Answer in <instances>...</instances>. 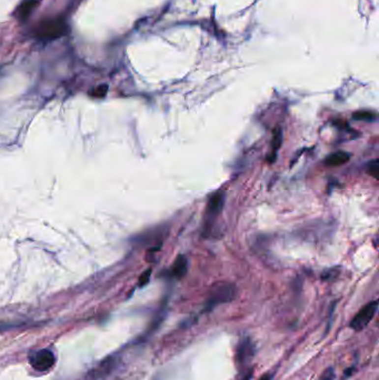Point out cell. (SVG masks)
Listing matches in <instances>:
<instances>
[{
	"mask_svg": "<svg viewBox=\"0 0 379 380\" xmlns=\"http://www.w3.org/2000/svg\"><path fill=\"white\" fill-rule=\"evenodd\" d=\"M351 371H353V368H352V367H351V368H349V369H347L346 371H345V376H346V377H348V376H350V375L352 374Z\"/></svg>",
	"mask_w": 379,
	"mask_h": 380,
	"instance_id": "17",
	"label": "cell"
},
{
	"mask_svg": "<svg viewBox=\"0 0 379 380\" xmlns=\"http://www.w3.org/2000/svg\"><path fill=\"white\" fill-rule=\"evenodd\" d=\"M236 296V287L228 283H219L211 287L206 300L205 310L210 311L216 306L231 302Z\"/></svg>",
	"mask_w": 379,
	"mask_h": 380,
	"instance_id": "1",
	"label": "cell"
},
{
	"mask_svg": "<svg viewBox=\"0 0 379 380\" xmlns=\"http://www.w3.org/2000/svg\"><path fill=\"white\" fill-rule=\"evenodd\" d=\"M255 356V345L251 339L244 338L237 346L236 362L239 368H244Z\"/></svg>",
	"mask_w": 379,
	"mask_h": 380,
	"instance_id": "5",
	"label": "cell"
},
{
	"mask_svg": "<svg viewBox=\"0 0 379 380\" xmlns=\"http://www.w3.org/2000/svg\"><path fill=\"white\" fill-rule=\"evenodd\" d=\"M352 118L355 120H363V121H375L376 120V114L372 112H357L352 115Z\"/></svg>",
	"mask_w": 379,
	"mask_h": 380,
	"instance_id": "11",
	"label": "cell"
},
{
	"mask_svg": "<svg viewBox=\"0 0 379 380\" xmlns=\"http://www.w3.org/2000/svg\"><path fill=\"white\" fill-rule=\"evenodd\" d=\"M29 362H30L33 369L40 371V373H45V371H48L53 368L55 362H56V357H55L52 350L40 349L29 357Z\"/></svg>",
	"mask_w": 379,
	"mask_h": 380,
	"instance_id": "3",
	"label": "cell"
},
{
	"mask_svg": "<svg viewBox=\"0 0 379 380\" xmlns=\"http://www.w3.org/2000/svg\"><path fill=\"white\" fill-rule=\"evenodd\" d=\"M334 378H335V371L330 367V368L325 370V373L322 374V376L319 380H334Z\"/></svg>",
	"mask_w": 379,
	"mask_h": 380,
	"instance_id": "14",
	"label": "cell"
},
{
	"mask_svg": "<svg viewBox=\"0 0 379 380\" xmlns=\"http://www.w3.org/2000/svg\"><path fill=\"white\" fill-rule=\"evenodd\" d=\"M150 275H151V269H147L144 274L140 276L139 278V286L140 287H144L145 285H147L149 283V279H150Z\"/></svg>",
	"mask_w": 379,
	"mask_h": 380,
	"instance_id": "13",
	"label": "cell"
},
{
	"mask_svg": "<svg viewBox=\"0 0 379 380\" xmlns=\"http://www.w3.org/2000/svg\"><path fill=\"white\" fill-rule=\"evenodd\" d=\"M37 6V0H25L21 2V5L18 7V18L20 20L26 19L27 17L30 16Z\"/></svg>",
	"mask_w": 379,
	"mask_h": 380,
	"instance_id": "9",
	"label": "cell"
},
{
	"mask_svg": "<svg viewBox=\"0 0 379 380\" xmlns=\"http://www.w3.org/2000/svg\"><path fill=\"white\" fill-rule=\"evenodd\" d=\"M349 160H350V153L346 151H337L326 158L325 165L329 166V167H338V166L346 164Z\"/></svg>",
	"mask_w": 379,
	"mask_h": 380,
	"instance_id": "8",
	"label": "cell"
},
{
	"mask_svg": "<svg viewBox=\"0 0 379 380\" xmlns=\"http://www.w3.org/2000/svg\"><path fill=\"white\" fill-rule=\"evenodd\" d=\"M259 380H274V375H272V374H267L265 376H262V377L259 379Z\"/></svg>",
	"mask_w": 379,
	"mask_h": 380,
	"instance_id": "16",
	"label": "cell"
},
{
	"mask_svg": "<svg viewBox=\"0 0 379 380\" xmlns=\"http://www.w3.org/2000/svg\"><path fill=\"white\" fill-rule=\"evenodd\" d=\"M378 310V301L374 300L368 302L367 305L364 306L358 313L356 314L355 317L351 319L349 327L355 331H361L368 326V323L372 322L375 315L377 314Z\"/></svg>",
	"mask_w": 379,
	"mask_h": 380,
	"instance_id": "2",
	"label": "cell"
},
{
	"mask_svg": "<svg viewBox=\"0 0 379 380\" xmlns=\"http://www.w3.org/2000/svg\"><path fill=\"white\" fill-rule=\"evenodd\" d=\"M187 270H188V260L186 256H178L172 267L173 276L177 279H181L187 274Z\"/></svg>",
	"mask_w": 379,
	"mask_h": 380,
	"instance_id": "7",
	"label": "cell"
},
{
	"mask_svg": "<svg viewBox=\"0 0 379 380\" xmlns=\"http://www.w3.org/2000/svg\"><path fill=\"white\" fill-rule=\"evenodd\" d=\"M225 203V194L224 191H217L214 195L210 196L207 204V217L214 218L218 213L221 212Z\"/></svg>",
	"mask_w": 379,
	"mask_h": 380,
	"instance_id": "6",
	"label": "cell"
},
{
	"mask_svg": "<svg viewBox=\"0 0 379 380\" xmlns=\"http://www.w3.org/2000/svg\"><path fill=\"white\" fill-rule=\"evenodd\" d=\"M283 142V131L282 129H276L274 132V137H272L271 142V148H272V156H274V160L276 158V153L278 151V149L282 146Z\"/></svg>",
	"mask_w": 379,
	"mask_h": 380,
	"instance_id": "10",
	"label": "cell"
},
{
	"mask_svg": "<svg viewBox=\"0 0 379 380\" xmlns=\"http://www.w3.org/2000/svg\"><path fill=\"white\" fill-rule=\"evenodd\" d=\"M66 32V25L61 20H49L40 25L38 29V36L44 39H55Z\"/></svg>",
	"mask_w": 379,
	"mask_h": 380,
	"instance_id": "4",
	"label": "cell"
},
{
	"mask_svg": "<svg viewBox=\"0 0 379 380\" xmlns=\"http://www.w3.org/2000/svg\"><path fill=\"white\" fill-rule=\"evenodd\" d=\"M367 173L372 175V176L375 179H378V173H379V161L377 159H375L373 161L369 162L368 168H367Z\"/></svg>",
	"mask_w": 379,
	"mask_h": 380,
	"instance_id": "12",
	"label": "cell"
},
{
	"mask_svg": "<svg viewBox=\"0 0 379 380\" xmlns=\"http://www.w3.org/2000/svg\"><path fill=\"white\" fill-rule=\"evenodd\" d=\"M251 378H253V368H250L246 371V374L244 375V377H242L241 380H251Z\"/></svg>",
	"mask_w": 379,
	"mask_h": 380,
	"instance_id": "15",
	"label": "cell"
}]
</instances>
